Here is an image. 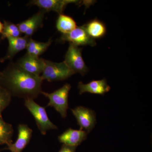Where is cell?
I'll return each mask as SVG.
<instances>
[{
	"label": "cell",
	"mask_w": 152,
	"mask_h": 152,
	"mask_svg": "<svg viewBox=\"0 0 152 152\" xmlns=\"http://www.w3.org/2000/svg\"><path fill=\"white\" fill-rule=\"evenodd\" d=\"M43 80L40 76L23 70L17 63H10L0 72V86L10 93L12 96L34 99L42 91Z\"/></svg>",
	"instance_id": "cell-1"
},
{
	"label": "cell",
	"mask_w": 152,
	"mask_h": 152,
	"mask_svg": "<svg viewBox=\"0 0 152 152\" xmlns=\"http://www.w3.org/2000/svg\"><path fill=\"white\" fill-rule=\"evenodd\" d=\"M75 73L64 62L55 63L45 60L43 70L40 76L42 80L53 82L68 79Z\"/></svg>",
	"instance_id": "cell-2"
},
{
	"label": "cell",
	"mask_w": 152,
	"mask_h": 152,
	"mask_svg": "<svg viewBox=\"0 0 152 152\" xmlns=\"http://www.w3.org/2000/svg\"><path fill=\"white\" fill-rule=\"evenodd\" d=\"M71 88V85L67 83L53 92L42 91L41 93L49 99V102L47 106L53 107L64 118L67 117V111L69 109L68 97Z\"/></svg>",
	"instance_id": "cell-3"
},
{
	"label": "cell",
	"mask_w": 152,
	"mask_h": 152,
	"mask_svg": "<svg viewBox=\"0 0 152 152\" xmlns=\"http://www.w3.org/2000/svg\"><path fill=\"white\" fill-rule=\"evenodd\" d=\"M24 105L34 118L42 134L45 135L48 131L58 129V127L49 119L45 108L38 104L34 99H25Z\"/></svg>",
	"instance_id": "cell-4"
},
{
	"label": "cell",
	"mask_w": 152,
	"mask_h": 152,
	"mask_svg": "<svg viewBox=\"0 0 152 152\" xmlns=\"http://www.w3.org/2000/svg\"><path fill=\"white\" fill-rule=\"evenodd\" d=\"M94 3L93 1H77V0H34L30 4L37 6L41 10L47 12H56L61 15L67 5L75 4L77 5H84L87 7H90Z\"/></svg>",
	"instance_id": "cell-5"
},
{
	"label": "cell",
	"mask_w": 152,
	"mask_h": 152,
	"mask_svg": "<svg viewBox=\"0 0 152 152\" xmlns=\"http://www.w3.org/2000/svg\"><path fill=\"white\" fill-rule=\"evenodd\" d=\"M82 48L70 43L64 62L75 73H79L84 76L88 69L82 57Z\"/></svg>",
	"instance_id": "cell-6"
},
{
	"label": "cell",
	"mask_w": 152,
	"mask_h": 152,
	"mask_svg": "<svg viewBox=\"0 0 152 152\" xmlns=\"http://www.w3.org/2000/svg\"><path fill=\"white\" fill-rule=\"evenodd\" d=\"M74 116L75 117L80 129L89 134L96 124V114L93 110L83 106H78L71 110Z\"/></svg>",
	"instance_id": "cell-7"
},
{
	"label": "cell",
	"mask_w": 152,
	"mask_h": 152,
	"mask_svg": "<svg viewBox=\"0 0 152 152\" xmlns=\"http://www.w3.org/2000/svg\"><path fill=\"white\" fill-rule=\"evenodd\" d=\"M59 41L61 42H69L78 47L84 45L93 47L96 45L95 39L88 35L83 26L77 27L70 32L62 35Z\"/></svg>",
	"instance_id": "cell-8"
},
{
	"label": "cell",
	"mask_w": 152,
	"mask_h": 152,
	"mask_svg": "<svg viewBox=\"0 0 152 152\" xmlns=\"http://www.w3.org/2000/svg\"><path fill=\"white\" fill-rule=\"evenodd\" d=\"M45 59L26 54L16 63L23 70L29 73L40 76L44 67Z\"/></svg>",
	"instance_id": "cell-9"
},
{
	"label": "cell",
	"mask_w": 152,
	"mask_h": 152,
	"mask_svg": "<svg viewBox=\"0 0 152 152\" xmlns=\"http://www.w3.org/2000/svg\"><path fill=\"white\" fill-rule=\"evenodd\" d=\"M18 137L14 143L9 144L3 150H9L11 152H22L29 142L33 131L26 124H20L18 127Z\"/></svg>",
	"instance_id": "cell-10"
},
{
	"label": "cell",
	"mask_w": 152,
	"mask_h": 152,
	"mask_svg": "<svg viewBox=\"0 0 152 152\" xmlns=\"http://www.w3.org/2000/svg\"><path fill=\"white\" fill-rule=\"evenodd\" d=\"M45 13V11L41 10L29 18L18 24L17 26L20 32L24 33L29 37L32 36L42 26Z\"/></svg>",
	"instance_id": "cell-11"
},
{
	"label": "cell",
	"mask_w": 152,
	"mask_h": 152,
	"mask_svg": "<svg viewBox=\"0 0 152 152\" xmlns=\"http://www.w3.org/2000/svg\"><path fill=\"white\" fill-rule=\"evenodd\" d=\"M88 134L82 130L69 128L59 136L58 139L63 145L77 148L87 139Z\"/></svg>",
	"instance_id": "cell-12"
},
{
	"label": "cell",
	"mask_w": 152,
	"mask_h": 152,
	"mask_svg": "<svg viewBox=\"0 0 152 152\" xmlns=\"http://www.w3.org/2000/svg\"><path fill=\"white\" fill-rule=\"evenodd\" d=\"M78 88L80 95L85 93H89L94 94L104 95L106 93L108 92L111 89L105 79L93 80L87 84L80 82Z\"/></svg>",
	"instance_id": "cell-13"
},
{
	"label": "cell",
	"mask_w": 152,
	"mask_h": 152,
	"mask_svg": "<svg viewBox=\"0 0 152 152\" xmlns=\"http://www.w3.org/2000/svg\"><path fill=\"white\" fill-rule=\"evenodd\" d=\"M30 38L26 36L18 37L8 38L9 47L5 57L1 59V61L2 62L6 60L12 59L18 53L26 49Z\"/></svg>",
	"instance_id": "cell-14"
},
{
	"label": "cell",
	"mask_w": 152,
	"mask_h": 152,
	"mask_svg": "<svg viewBox=\"0 0 152 152\" xmlns=\"http://www.w3.org/2000/svg\"><path fill=\"white\" fill-rule=\"evenodd\" d=\"M89 36L92 39H99L105 35L107 29L103 22L95 19L83 26Z\"/></svg>",
	"instance_id": "cell-15"
},
{
	"label": "cell",
	"mask_w": 152,
	"mask_h": 152,
	"mask_svg": "<svg viewBox=\"0 0 152 152\" xmlns=\"http://www.w3.org/2000/svg\"><path fill=\"white\" fill-rule=\"evenodd\" d=\"M52 42L51 39H49L46 42H41L34 40L31 38H30L26 48L27 53L33 56L39 57L46 50Z\"/></svg>",
	"instance_id": "cell-16"
},
{
	"label": "cell",
	"mask_w": 152,
	"mask_h": 152,
	"mask_svg": "<svg viewBox=\"0 0 152 152\" xmlns=\"http://www.w3.org/2000/svg\"><path fill=\"white\" fill-rule=\"evenodd\" d=\"M77 24L72 18L66 15H59L56 22L57 30L62 33L67 34L77 27Z\"/></svg>",
	"instance_id": "cell-17"
},
{
	"label": "cell",
	"mask_w": 152,
	"mask_h": 152,
	"mask_svg": "<svg viewBox=\"0 0 152 152\" xmlns=\"http://www.w3.org/2000/svg\"><path fill=\"white\" fill-rule=\"evenodd\" d=\"M13 128L11 124L6 123L0 117V145H7L12 143Z\"/></svg>",
	"instance_id": "cell-18"
},
{
	"label": "cell",
	"mask_w": 152,
	"mask_h": 152,
	"mask_svg": "<svg viewBox=\"0 0 152 152\" xmlns=\"http://www.w3.org/2000/svg\"><path fill=\"white\" fill-rule=\"evenodd\" d=\"M4 28L2 33L1 39L12 37L16 38L20 37L21 33L20 31L18 26L11 22L4 21Z\"/></svg>",
	"instance_id": "cell-19"
},
{
	"label": "cell",
	"mask_w": 152,
	"mask_h": 152,
	"mask_svg": "<svg viewBox=\"0 0 152 152\" xmlns=\"http://www.w3.org/2000/svg\"><path fill=\"white\" fill-rule=\"evenodd\" d=\"M12 97L7 90L0 86V117L2 116L3 111L10 103Z\"/></svg>",
	"instance_id": "cell-20"
},
{
	"label": "cell",
	"mask_w": 152,
	"mask_h": 152,
	"mask_svg": "<svg viewBox=\"0 0 152 152\" xmlns=\"http://www.w3.org/2000/svg\"><path fill=\"white\" fill-rule=\"evenodd\" d=\"M76 147L63 145L58 152H76Z\"/></svg>",
	"instance_id": "cell-21"
},
{
	"label": "cell",
	"mask_w": 152,
	"mask_h": 152,
	"mask_svg": "<svg viewBox=\"0 0 152 152\" xmlns=\"http://www.w3.org/2000/svg\"><path fill=\"white\" fill-rule=\"evenodd\" d=\"M3 28H4V24L0 22V34L2 33Z\"/></svg>",
	"instance_id": "cell-22"
}]
</instances>
